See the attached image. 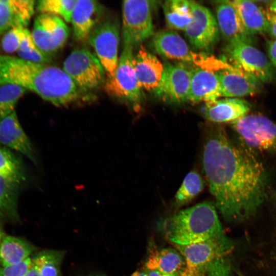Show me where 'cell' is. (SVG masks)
I'll use <instances>...</instances> for the list:
<instances>
[{"label":"cell","instance_id":"obj_1","mask_svg":"<svg viewBox=\"0 0 276 276\" xmlns=\"http://www.w3.org/2000/svg\"><path fill=\"white\" fill-rule=\"evenodd\" d=\"M202 163L210 192L227 221H244L257 212L265 198L266 172L254 156L234 145L221 127L208 130Z\"/></svg>","mask_w":276,"mask_h":276},{"label":"cell","instance_id":"obj_2","mask_svg":"<svg viewBox=\"0 0 276 276\" xmlns=\"http://www.w3.org/2000/svg\"><path fill=\"white\" fill-rule=\"evenodd\" d=\"M9 84L31 90L57 106L71 104L81 96L63 70L5 55L0 59V85Z\"/></svg>","mask_w":276,"mask_h":276},{"label":"cell","instance_id":"obj_3","mask_svg":"<svg viewBox=\"0 0 276 276\" xmlns=\"http://www.w3.org/2000/svg\"><path fill=\"white\" fill-rule=\"evenodd\" d=\"M162 231L174 245L182 246L225 234L215 206L209 201L181 210L166 219Z\"/></svg>","mask_w":276,"mask_h":276},{"label":"cell","instance_id":"obj_4","mask_svg":"<svg viewBox=\"0 0 276 276\" xmlns=\"http://www.w3.org/2000/svg\"><path fill=\"white\" fill-rule=\"evenodd\" d=\"M174 245L186 262L180 276H205L209 266L217 259L225 257L234 247L225 234L192 244Z\"/></svg>","mask_w":276,"mask_h":276},{"label":"cell","instance_id":"obj_5","mask_svg":"<svg viewBox=\"0 0 276 276\" xmlns=\"http://www.w3.org/2000/svg\"><path fill=\"white\" fill-rule=\"evenodd\" d=\"M133 47L124 43L114 75L107 77L105 88L110 96L122 101L137 104L141 100V88L134 68Z\"/></svg>","mask_w":276,"mask_h":276},{"label":"cell","instance_id":"obj_6","mask_svg":"<svg viewBox=\"0 0 276 276\" xmlns=\"http://www.w3.org/2000/svg\"><path fill=\"white\" fill-rule=\"evenodd\" d=\"M154 2L127 0L122 3V36L124 43L133 46L153 35L152 9Z\"/></svg>","mask_w":276,"mask_h":276},{"label":"cell","instance_id":"obj_7","mask_svg":"<svg viewBox=\"0 0 276 276\" xmlns=\"http://www.w3.org/2000/svg\"><path fill=\"white\" fill-rule=\"evenodd\" d=\"M233 123V128L249 148L276 154V124L260 114H247Z\"/></svg>","mask_w":276,"mask_h":276},{"label":"cell","instance_id":"obj_8","mask_svg":"<svg viewBox=\"0 0 276 276\" xmlns=\"http://www.w3.org/2000/svg\"><path fill=\"white\" fill-rule=\"evenodd\" d=\"M63 70L83 91L94 90L104 80V67L98 57L86 49L72 51L65 59Z\"/></svg>","mask_w":276,"mask_h":276},{"label":"cell","instance_id":"obj_9","mask_svg":"<svg viewBox=\"0 0 276 276\" xmlns=\"http://www.w3.org/2000/svg\"><path fill=\"white\" fill-rule=\"evenodd\" d=\"M225 50L233 66L260 82H267L273 79L274 72L271 62L251 42L228 43Z\"/></svg>","mask_w":276,"mask_h":276},{"label":"cell","instance_id":"obj_10","mask_svg":"<svg viewBox=\"0 0 276 276\" xmlns=\"http://www.w3.org/2000/svg\"><path fill=\"white\" fill-rule=\"evenodd\" d=\"M95 50L107 77L112 76L119 62V30L112 20L100 21L92 31L88 39Z\"/></svg>","mask_w":276,"mask_h":276},{"label":"cell","instance_id":"obj_11","mask_svg":"<svg viewBox=\"0 0 276 276\" xmlns=\"http://www.w3.org/2000/svg\"><path fill=\"white\" fill-rule=\"evenodd\" d=\"M69 33L67 26L60 17L40 14L35 18L31 35L36 47L51 57L63 47Z\"/></svg>","mask_w":276,"mask_h":276},{"label":"cell","instance_id":"obj_12","mask_svg":"<svg viewBox=\"0 0 276 276\" xmlns=\"http://www.w3.org/2000/svg\"><path fill=\"white\" fill-rule=\"evenodd\" d=\"M192 20L185 32L191 43L199 50H208L217 41L219 28L211 11L192 1Z\"/></svg>","mask_w":276,"mask_h":276},{"label":"cell","instance_id":"obj_13","mask_svg":"<svg viewBox=\"0 0 276 276\" xmlns=\"http://www.w3.org/2000/svg\"><path fill=\"white\" fill-rule=\"evenodd\" d=\"M152 45L159 55L170 59L191 62L200 67L205 55L190 50L181 37L173 31H160L153 35Z\"/></svg>","mask_w":276,"mask_h":276},{"label":"cell","instance_id":"obj_14","mask_svg":"<svg viewBox=\"0 0 276 276\" xmlns=\"http://www.w3.org/2000/svg\"><path fill=\"white\" fill-rule=\"evenodd\" d=\"M191 78V70L182 65L166 63L158 96L173 103L188 101Z\"/></svg>","mask_w":276,"mask_h":276},{"label":"cell","instance_id":"obj_15","mask_svg":"<svg viewBox=\"0 0 276 276\" xmlns=\"http://www.w3.org/2000/svg\"><path fill=\"white\" fill-rule=\"evenodd\" d=\"M216 73L222 97L237 98L251 95L259 90V80L228 62Z\"/></svg>","mask_w":276,"mask_h":276},{"label":"cell","instance_id":"obj_16","mask_svg":"<svg viewBox=\"0 0 276 276\" xmlns=\"http://www.w3.org/2000/svg\"><path fill=\"white\" fill-rule=\"evenodd\" d=\"M133 63L141 89L144 88L158 95L163 79L164 64L142 46L133 55Z\"/></svg>","mask_w":276,"mask_h":276},{"label":"cell","instance_id":"obj_17","mask_svg":"<svg viewBox=\"0 0 276 276\" xmlns=\"http://www.w3.org/2000/svg\"><path fill=\"white\" fill-rule=\"evenodd\" d=\"M103 7L98 1L76 0L73 10L71 22L75 39L85 41L100 22Z\"/></svg>","mask_w":276,"mask_h":276},{"label":"cell","instance_id":"obj_18","mask_svg":"<svg viewBox=\"0 0 276 276\" xmlns=\"http://www.w3.org/2000/svg\"><path fill=\"white\" fill-rule=\"evenodd\" d=\"M0 143L36 162L32 144L22 128L15 111L0 119Z\"/></svg>","mask_w":276,"mask_h":276},{"label":"cell","instance_id":"obj_19","mask_svg":"<svg viewBox=\"0 0 276 276\" xmlns=\"http://www.w3.org/2000/svg\"><path fill=\"white\" fill-rule=\"evenodd\" d=\"M222 97L219 78L215 71L199 67L191 70L188 101L211 102Z\"/></svg>","mask_w":276,"mask_h":276},{"label":"cell","instance_id":"obj_20","mask_svg":"<svg viewBox=\"0 0 276 276\" xmlns=\"http://www.w3.org/2000/svg\"><path fill=\"white\" fill-rule=\"evenodd\" d=\"M216 21L219 30L228 43L251 42V36L245 31L237 12L231 1L215 2Z\"/></svg>","mask_w":276,"mask_h":276},{"label":"cell","instance_id":"obj_21","mask_svg":"<svg viewBox=\"0 0 276 276\" xmlns=\"http://www.w3.org/2000/svg\"><path fill=\"white\" fill-rule=\"evenodd\" d=\"M250 108V104L244 100L228 98L206 103L203 114L212 122H233L247 115Z\"/></svg>","mask_w":276,"mask_h":276},{"label":"cell","instance_id":"obj_22","mask_svg":"<svg viewBox=\"0 0 276 276\" xmlns=\"http://www.w3.org/2000/svg\"><path fill=\"white\" fill-rule=\"evenodd\" d=\"M34 6L32 0H0V35L14 27L26 28Z\"/></svg>","mask_w":276,"mask_h":276},{"label":"cell","instance_id":"obj_23","mask_svg":"<svg viewBox=\"0 0 276 276\" xmlns=\"http://www.w3.org/2000/svg\"><path fill=\"white\" fill-rule=\"evenodd\" d=\"M232 2L248 35L267 32L268 22L264 11L257 4L250 1L234 0Z\"/></svg>","mask_w":276,"mask_h":276},{"label":"cell","instance_id":"obj_24","mask_svg":"<svg viewBox=\"0 0 276 276\" xmlns=\"http://www.w3.org/2000/svg\"><path fill=\"white\" fill-rule=\"evenodd\" d=\"M145 266L147 270L181 274L186 267V262L180 253L172 248L153 249Z\"/></svg>","mask_w":276,"mask_h":276},{"label":"cell","instance_id":"obj_25","mask_svg":"<svg viewBox=\"0 0 276 276\" xmlns=\"http://www.w3.org/2000/svg\"><path fill=\"white\" fill-rule=\"evenodd\" d=\"M34 249L29 242L11 236H4L0 244V263L2 266L19 263L27 259Z\"/></svg>","mask_w":276,"mask_h":276},{"label":"cell","instance_id":"obj_26","mask_svg":"<svg viewBox=\"0 0 276 276\" xmlns=\"http://www.w3.org/2000/svg\"><path fill=\"white\" fill-rule=\"evenodd\" d=\"M163 8L168 27L185 31L192 20V1H166L163 4Z\"/></svg>","mask_w":276,"mask_h":276},{"label":"cell","instance_id":"obj_27","mask_svg":"<svg viewBox=\"0 0 276 276\" xmlns=\"http://www.w3.org/2000/svg\"><path fill=\"white\" fill-rule=\"evenodd\" d=\"M23 182L0 177V218H18L17 200Z\"/></svg>","mask_w":276,"mask_h":276},{"label":"cell","instance_id":"obj_28","mask_svg":"<svg viewBox=\"0 0 276 276\" xmlns=\"http://www.w3.org/2000/svg\"><path fill=\"white\" fill-rule=\"evenodd\" d=\"M64 254L63 250H42L32 259V265L40 276H61V264Z\"/></svg>","mask_w":276,"mask_h":276},{"label":"cell","instance_id":"obj_29","mask_svg":"<svg viewBox=\"0 0 276 276\" xmlns=\"http://www.w3.org/2000/svg\"><path fill=\"white\" fill-rule=\"evenodd\" d=\"M0 177L21 182L26 180V172L20 159L7 148L0 146Z\"/></svg>","mask_w":276,"mask_h":276},{"label":"cell","instance_id":"obj_30","mask_svg":"<svg viewBox=\"0 0 276 276\" xmlns=\"http://www.w3.org/2000/svg\"><path fill=\"white\" fill-rule=\"evenodd\" d=\"M204 182L200 174L195 170L188 173L175 195L178 206L187 204L194 199L203 189Z\"/></svg>","mask_w":276,"mask_h":276},{"label":"cell","instance_id":"obj_31","mask_svg":"<svg viewBox=\"0 0 276 276\" xmlns=\"http://www.w3.org/2000/svg\"><path fill=\"white\" fill-rule=\"evenodd\" d=\"M27 90L14 84L0 86V119L15 111L14 108Z\"/></svg>","mask_w":276,"mask_h":276},{"label":"cell","instance_id":"obj_32","mask_svg":"<svg viewBox=\"0 0 276 276\" xmlns=\"http://www.w3.org/2000/svg\"><path fill=\"white\" fill-rule=\"evenodd\" d=\"M76 0H41L37 9L41 14L61 16L65 21H71L72 14Z\"/></svg>","mask_w":276,"mask_h":276},{"label":"cell","instance_id":"obj_33","mask_svg":"<svg viewBox=\"0 0 276 276\" xmlns=\"http://www.w3.org/2000/svg\"><path fill=\"white\" fill-rule=\"evenodd\" d=\"M24 27H14L6 32L2 39L3 51L7 53L17 52L23 36Z\"/></svg>","mask_w":276,"mask_h":276},{"label":"cell","instance_id":"obj_34","mask_svg":"<svg viewBox=\"0 0 276 276\" xmlns=\"http://www.w3.org/2000/svg\"><path fill=\"white\" fill-rule=\"evenodd\" d=\"M32 265V260L29 258L14 265L0 267V276H25Z\"/></svg>","mask_w":276,"mask_h":276},{"label":"cell","instance_id":"obj_35","mask_svg":"<svg viewBox=\"0 0 276 276\" xmlns=\"http://www.w3.org/2000/svg\"><path fill=\"white\" fill-rule=\"evenodd\" d=\"M206 274L208 276H232L230 262L225 257L218 258L209 266Z\"/></svg>","mask_w":276,"mask_h":276},{"label":"cell","instance_id":"obj_36","mask_svg":"<svg viewBox=\"0 0 276 276\" xmlns=\"http://www.w3.org/2000/svg\"><path fill=\"white\" fill-rule=\"evenodd\" d=\"M264 13L268 22L267 32L276 39V14L269 9Z\"/></svg>","mask_w":276,"mask_h":276},{"label":"cell","instance_id":"obj_37","mask_svg":"<svg viewBox=\"0 0 276 276\" xmlns=\"http://www.w3.org/2000/svg\"><path fill=\"white\" fill-rule=\"evenodd\" d=\"M267 50L271 63L276 66V39L268 42Z\"/></svg>","mask_w":276,"mask_h":276},{"label":"cell","instance_id":"obj_38","mask_svg":"<svg viewBox=\"0 0 276 276\" xmlns=\"http://www.w3.org/2000/svg\"><path fill=\"white\" fill-rule=\"evenodd\" d=\"M145 272L146 273L148 276H180V273L169 274L163 273L156 270H150L146 269V271H145Z\"/></svg>","mask_w":276,"mask_h":276},{"label":"cell","instance_id":"obj_39","mask_svg":"<svg viewBox=\"0 0 276 276\" xmlns=\"http://www.w3.org/2000/svg\"><path fill=\"white\" fill-rule=\"evenodd\" d=\"M25 276H40L37 269L32 265Z\"/></svg>","mask_w":276,"mask_h":276},{"label":"cell","instance_id":"obj_40","mask_svg":"<svg viewBox=\"0 0 276 276\" xmlns=\"http://www.w3.org/2000/svg\"><path fill=\"white\" fill-rule=\"evenodd\" d=\"M269 9L271 11L276 14V1L271 2Z\"/></svg>","mask_w":276,"mask_h":276},{"label":"cell","instance_id":"obj_41","mask_svg":"<svg viewBox=\"0 0 276 276\" xmlns=\"http://www.w3.org/2000/svg\"><path fill=\"white\" fill-rule=\"evenodd\" d=\"M131 276H148L145 271H136L134 272Z\"/></svg>","mask_w":276,"mask_h":276},{"label":"cell","instance_id":"obj_42","mask_svg":"<svg viewBox=\"0 0 276 276\" xmlns=\"http://www.w3.org/2000/svg\"><path fill=\"white\" fill-rule=\"evenodd\" d=\"M4 233H3L2 228L1 226H0V244H1V241H2V238L4 237Z\"/></svg>","mask_w":276,"mask_h":276},{"label":"cell","instance_id":"obj_43","mask_svg":"<svg viewBox=\"0 0 276 276\" xmlns=\"http://www.w3.org/2000/svg\"><path fill=\"white\" fill-rule=\"evenodd\" d=\"M90 276H105L104 275H90Z\"/></svg>","mask_w":276,"mask_h":276},{"label":"cell","instance_id":"obj_44","mask_svg":"<svg viewBox=\"0 0 276 276\" xmlns=\"http://www.w3.org/2000/svg\"><path fill=\"white\" fill-rule=\"evenodd\" d=\"M275 197H276V196H275Z\"/></svg>","mask_w":276,"mask_h":276}]
</instances>
